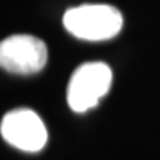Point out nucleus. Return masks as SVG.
I'll return each mask as SVG.
<instances>
[{"mask_svg":"<svg viewBox=\"0 0 160 160\" xmlns=\"http://www.w3.org/2000/svg\"><path fill=\"white\" fill-rule=\"evenodd\" d=\"M65 30L77 39L99 42L114 37L123 27V15L110 5H80L64 13Z\"/></svg>","mask_w":160,"mask_h":160,"instance_id":"f257e3e1","label":"nucleus"},{"mask_svg":"<svg viewBox=\"0 0 160 160\" xmlns=\"http://www.w3.org/2000/svg\"><path fill=\"white\" fill-rule=\"evenodd\" d=\"M113 82L111 68L105 62H85L74 70L68 82L67 101L76 113L93 108L108 92Z\"/></svg>","mask_w":160,"mask_h":160,"instance_id":"f03ea898","label":"nucleus"},{"mask_svg":"<svg viewBox=\"0 0 160 160\" xmlns=\"http://www.w3.org/2000/svg\"><path fill=\"white\" fill-rule=\"evenodd\" d=\"M48 49L43 40L30 34H15L0 43V65L15 74H34L45 67Z\"/></svg>","mask_w":160,"mask_h":160,"instance_id":"7ed1b4c3","label":"nucleus"},{"mask_svg":"<svg viewBox=\"0 0 160 160\" xmlns=\"http://www.w3.org/2000/svg\"><path fill=\"white\" fill-rule=\"evenodd\" d=\"M2 137L15 148L36 153L45 147L48 131L33 110L18 108L6 113L0 123Z\"/></svg>","mask_w":160,"mask_h":160,"instance_id":"20e7f679","label":"nucleus"}]
</instances>
